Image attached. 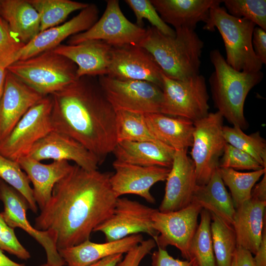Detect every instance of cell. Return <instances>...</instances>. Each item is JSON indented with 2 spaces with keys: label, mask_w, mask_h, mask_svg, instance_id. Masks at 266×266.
Instances as JSON below:
<instances>
[{
  "label": "cell",
  "mask_w": 266,
  "mask_h": 266,
  "mask_svg": "<svg viewBox=\"0 0 266 266\" xmlns=\"http://www.w3.org/2000/svg\"><path fill=\"white\" fill-rule=\"evenodd\" d=\"M111 174L74 165L55 185L34 227L54 232L58 250L90 239L94 229L110 216L118 198L110 186Z\"/></svg>",
  "instance_id": "1"
},
{
  "label": "cell",
  "mask_w": 266,
  "mask_h": 266,
  "mask_svg": "<svg viewBox=\"0 0 266 266\" xmlns=\"http://www.w3.org/2000/svg\"><path fill=\"white\" fill-rule=\"evenodd\" d=\"M53 130L81 143L100 165L117 143L116 111L96 77L84 76L50 95Z\"/></svg>",
  "instance_id": "2"
},
{
  "label": "cell",
  "mask_w": 266,
  "mask_h": 266,
  "mask_svg": "<svg viewBox=\"0 0 266 266\" xmlns=\"http://www.w3.org/2000/svg\"><path fill=\"white\" fill-rule=\"evenodd\" d=\"M146 29L138 45L150 53L166 76L184 80L200 74L204 43L195 30L177 28L170 36L152 26Z\"/></svg>",
  "instance_id": "3"
},
{
  "label": "cell",
  "mask_w": 266,
  "mask_h": 266,
  "mask_svg": "<svg viewBox=\"0 0 266 266\" xmlns=\"http://www.w3.org/2000/svg\"><path fill=\"white\" fill-rule=\"evenodd\" d=\"M209 57L214 67L209 83L215 107L233 126L246 130L249 124L244 113L245 100L249 92L263 79V72L234 69L218 49L212 50Z\"/></svg>",
  "instance_id": "4"
},
{
  "label": "cell",
  "mask_w": 266,
  "mask_h": 266,
  "mask_svg": "<svg viewBox=\"0 0 266 266\" xmlns=\"http://www.w3.org/2000/svg\"><path fill=\"white\" fill-rule=\"evenodd\" d=\"M256 26L250 20L232 16L217 5L210 9L203 29L213 31L217 28L224 43L227 64L237 71L251 72L261 71L263 65L252 44Z\"/></svg>",
  "instance_id": "5"
},
{
  "label": "cell",
  "mask_w": 266,
  "mask_h": 266,
  "mask_svg": "<svg viewBox=\"0 0 266 266\" xmlns=\"http://www.w3.org/2000/svg\"><path fill=\"white\" fill-rule=\"evenodd\" d=\"M6 69L44 96L61 90L77 79L76 64L52 50L18 60Z\"/></svg>",
  "instance_id": "6"
},
{
  "label": "cell",
  "mask_w": 266,
  "mask_h": 266,
  "mask_svg": "<svg viewBox=\"0 0 266 266\" xmlns=\"http://www.w3.org/2000/svg\"><path fill=\"white\" fill-rule=\"evenodd\" d=\"M223 116L217 111L194 122L190 154L198 185L206 184L219 168L227 143L223 133Z\"/></svg>",
  "instance_id": "7"
},
{
  "label": "cell",
  "mask_w": 266,
  "mask_h": 266,
  "mask_svg": "<svg viewBox=\"0 0 266 266\" xmlns=\"http://www.w3.org/2000/svg\"><path fill=\"white\" fill-rule=\"evenodd\" d=\"M163 101L160 113L193 122L206 116L209 96L205 77L200 74L187 80L169 78L164 73Z\"/></svg>",
  "instance_id": "8"
},
{
  "label": "cell",
  "mask_w": 266,
  "mask_h": 266,
  "mask_svg": "<svg viewBox=\"0 0 266 266\" xmlns=\"http://www.w3.org/2000/svg\"><path fill=\"white\" fill-rule=\"evenodd\" d=\"M52 105L48 95L32 106L0 143V154L15 161L28 156L33 145L53 130Z\"/></svg>",
  "instance_id": "9"
},
{
  "label": "cell",
  "mask_w": 266,
  "mask_h": 266,
  "mask_svg": "<svg viewBox=\"0 0 266 266\" xmlns=\"http://www.w3.org/2000/svg\"><path fill=\"white\" fill-rule=\"evenodd\" d=\"M100 87L116 111L142 114L160 113L163 101L162 89L151 82L120 80L103 75L98 77Z\"/></svg>",
  "instance_id": "10"
},
{
  "label": "cell",
  "mask_w": 266,
  "mask_h": 266,
  "mask_svg": "<svg viewBox=\"0 0 266 266\" xmlns=\"http://www.w3.org/2000/svg\"><path fill=\"white\" fill-rule=\"evenodd\" d=\"M146 29L130 21L124 15L118 0H106L100 19L88 30L69 37L67 44L76 45L92 40L104 41L112 47L138 45Z\"/></svg>",
  "instance_id": "11"
},
{
  "label": "cell",
  "mask_w": 266,
  "mask_h": 266,
  "mask_svg": "<svg viewBox=\"0 0 266 266\" xmlns=\"http://www.w3.org/2000/svg\"><path fill=\"white\" fill-rule=\"evenodd\" d=\"M157 209L126 198H118L112 213L93 232H101L106 242L140 233L155 240L158 233L153 226L152 216Z\"/></svg>",
  "instance_id": "12"
},
{
  "label": "cell",
  "mask_w": 266,
  "mask_h": 266,
  "mask_svg": "<svg viewBox=\"0 0 266 266\" xmlns=\"http://www.w3.org/2000/svg\"><path fill=\"white\" fill-rule=\"evenodd\" d=\"M202 209L194 202L175 211L161 212L157 209L152 216L153 228L158 233L155 240L156 245L164 249L168 245L173 246L183 258L189 260L190 244Z\"/></svg>",
  "instance_id": "13"
},
{
  "label": "cell",
  "mask_w": 266,
  "mask_h": 266,
  "mask_svg": "<svg viewBox=\"0 0 266 266\" xmlns=\"http://www.w3.org/2000/svg\"><path fill=\"white\" fill-rule=\"evenodd\" d=\"M0 200L4 206L1 213L8 225L14 229H22L39 243L45 251L47 263L54 266H65L58 250L55 233L50 230H38L33 227L27 217V210L29 208L27 200L0 179Z\"/></svg>",
  "instance_id": "14"
},
{
  "label": "cell",
  "mask_w": 266,
  "mask_h": 266,
  "mask_svg": "<svg viewBox=\"0 0 266 266\" xmlns=\"http://www.w3.org/2000/svg\"><path fill=\"white\" fill-rule=\"evenodd\" d=\"M163 73L150 53L138 45L112 47L107 76L147 81L162 89Z\"/></svg>",
  "instance_id": "15"
},
{
  "label": "cell",
  "mask_w": 266,
  "mask_h": 266,
  "mask_svg": "<svg viewBox=\"0 0 266 266\" xmlns=\"http://www.w3.org/2000/svg\"><path fill=\"white\" fill-rule=\"evenodd\" d=\"M115 172L110 177L111 189L117 198L126 194L139 196L147 202L154 203L155 199L150 192L156 183L166 180L170 168L144 166L115 160L113 164Z\"/></svg>",
  "instance_id": "16"
},
{
  "label": "cell",
  "mask_w": 266,
  "mask_h": 266,
  "mask_svg": "<svg viewBox=\"0 0 266 266\" xmlns=\"http://www.w3.org/2000/svg\"><path fill=\"white\" fill-rule=\"evenodd\" d=\"M164 198L159 211L169 212L190 204L197 185L195 166L187 150H175L173 162L166 179Z\"/></svg>",
  "instance_id": "17"
},
{
  "label": "cell",
  "mask_w": 266,
  "mask_h": 266,
  "mask_svg": "<svg viewBox=\"0 0 266 266\" xmlns=\"http://www.w3.org/2000/svg\"><path fill=\"white\" fill-rule=\"evenodd\" d=\"M99 9L95 4H89L69 21L40 32L18 52L13 62L52 50L67 38L89 29L98 20Z\"/></svg>",
  "instance_id": "18"
},
{
  "label": "cell",
  "mask_w": 266,
  "mask_h": 266,
  "mask_svg": "<svg viewBox=\"0 0 266 266\" xmlns=\"http://www.w3.org/2000/svg\"><path fill=\"white\" fill-rule=\"evenodd\" d=\"M38 161H73L81 168L89 170H98L100 165L96 157L81 143L63 133L53 130L38 141L28 156Z\"/></svg>",
  "instance_id": "19"
},
{
  "label": "cell",
  "mask_w": 266,
  "mask_h": 266,
  "mask_svg": "<svg viewBox=\"0 0 266 266\" xmlns=\"http://www.w3.org/2000/svg\"><path fill=\"white\" fill-rule=\"evenodd\" d=\"M43 97L7 70L0 99V143L28 110Z\"/></svg>",
  "instance_id": "20"
},
{
  "label": "cell",
  "mask_w": 266,
  "mask_h": 266,
  "mask_svg": "<svg viewBox=\"0 0 266 266\" xmlns=\"http://www.w3.org/2000/svg\"><path fill=\"white\" fill-rule=\"evenodd\" d=\"M112 47L103 41L92 40L76 45L61 44L52 50L76 64L78 78L106 75Z\"/></svg>",
  "instance_id": "21"
},
{
  "label": "cell",
  "mask_w": 266,
  "mask_h": 266,
  "mask_svg": "<svg viewBox=\"0 0 266 266\" xmlns=\"http://www.w3.org/2000/svg\"><path fill=\"white\" fill-rule=\"evenodd\" d=\"M143 240L141 234L104 243H95L88 239L58 252L66 266H88L107 257L127 253Z\"/></svg>",
  "instance_id": "22"
},
{
  "label": "cell",
  "mask_w": 266,
  "mask_h": 266,
  "mask_svg": "<svg viewBox=\"0 0 266 266\" xmlns=\"http://www.w3.org/2000/svg\"><path fill=\"white\" fill-rule=\"evenodd\" d=\"M161 19L174 29L195 30L200 22L205 23L210 9L220 5V0H150Z\"/></svg>",
  "instance_id": "23"
},
{
  "label": "cell",
  "mask_w": 266,
  "mask_h": 266,
  "mask_svg": "<svg viewBox=\"0 0 266 266\" xmlns=\"http://www.w3.org/2000/svg\"><path fill=\"white\" fill-rule=\"evenodd\" d=\"M17 162L33 185V197L40 210L51 198L55 185L69 173L74 166L66 161L44 164L29 156Z\"/></svg>",
  "instance_id": "24"
},
{
  "label": "cell",
  "mask_w": 266,
  "mask_h": 266,
  "mask_svg": "<svg viewBox=\"0 0 266 266\" xmlns=\"http://www.w3.org/2000/svg\"><path fill=\"white\" fill-rule=\"evenodd\" d=\"M175 150L160 141L118 142L112 153L120 162L144 166L170 168Z\"/></svg>",
  "instance_id": "25"
},
{
  "label": "cell",
  "mask_w": 266,
  "mask_h": 266,
  "mask_svg": "<svg viewBox=\"0 0 266 266\" xmlns=\"http://www.w3.org/2000/svg\"><path fill=\"white\" fill-rule=\"evenodd\" d=\"M266 201L251 199L235 209L233 227L237 246L255 255L260 246L265 220Z\"/></svg>",
  "instance_id": "26"
},
{
  "label": "cell",
  "mask_w": 266,
  "mask_h": 266,
  "mask_svg": "<svg viewBox=\"0 0 266 266\" xmlns=\"http://www.w3.org/2000/svg\"><path fill=\"white\" fill-rule=\"evenodd\" d=\"M147 126L159 141L174 150L188 149L193 143L194 122L162 113L145 114Z\"/></svg>",
  "instance_id": "27"
},
{
  "label": "cell",
  "mask_w": 266,
  "mask_h": 266,
  "mask_svg": "<svg viewBox=\"0 0 266 266\" xmlns=\"http://www.w3.org/2000/svg\"><path fill=\"white\" fill-rule=\"evenodd\" d=\"M0 16L25 44L40 33V16L28 0H0Z\"/></svg>",
  "instance_id": "28"
},
{
  "label": "cell",
  "mask_w": 266,
  "mask_h": 266,
  "mask_svg": "<svg viewBox=\"0 0 266 266\" xmlns=\"http://www.w3.org/2000/svg\"><path fill=\"white\" fill-rule=\"evenodd\" d=\"M192 202L216 215L227 224L233 225L235 208L218 169L206 184L197 185Z\"/></svg>",
  "instance_id": "29"
},
{
  "label": "cell",
  "mask_w": 266,
  "mask_h": 266,
  "mask_svg": "<svg viewBox=\"0 0 266 266\" xmlns=\"http://www.w3.org/2000/svg\"><path fill=\"white\" fill-rule=\"evenodd\" d=\"M218 173L224 184L229 189L235 208L251 198L252 190L256 182L266 173V168L247 172L219 167Z\"/></svg>",
  "instance_id": "30"
},
{
  "label": "cell",
  "mask_w": 266,
  "mask_h": 266,
  "mask_svg": "<svg viewBox=\"0 0 266 266\" xmlns=\"http://www.w3.org/2000/svg\"><path fill=\"white\" fill-rule=\"evenodd\" d=\"M40 16V32L58 26L72 12L88 3L70 0H28Z\"/></svg>",
  "instance_id": "31"
},
{
  "label": "cell",
  "mask_w": 266,
  "mask_h": 266,
  "mask_svg": "<svg viewBox=\"0 0 266 266\" xmlns=\"http://www.w3.org/2000/svg\"><path fill=\"white\" fill-rule=\"evenodd\" d=\"M210 228L216 266H231L237 247L236 235L232 226L211 214Z\"/></svg>",
  "instance_id": "32"
},
{
  "label": "cell",
  "mask_w": 266,
  "mask_h": 266,
  "mask_svg": "<svg viewBox=\"0 0 266 266\" xmlns=\"http://www.w3.org/2000/svg\"><path fill=\"white\" fill-rule=\"evenodd\" d=\"M200 214V221L190 246V260L195 259L198 266H216L210 228L211 214L202 209Z\"/></svg>",
  "instance_id": "33"
},
{
  "label": "cell",
  "mask_w": 266,
  "mask_h": 266,
  "mask_svg": "<svg viewBox=\"0 0 266 266\" xmlns=\"http://www.w3.org/2000/svg\"><path fill=\"white\" fill-rule=\"evenodd\" d=\"M116 125L117 142L123 141H159L149 130L144 114L116 111Z\"/></svg>",
  "instance_id": "34"
},
{
  "label": "cell",
  "mask_w": 266,
  "mask_h": 266,
  "mask_svg": "<svg viewBox=\"0 0 266 266\" xmlns=\"http://www.w3.org/2000/svg\"><path fill=\"white\" fill-rule=\"evenodd\" d=\"M223 133L227 143L248 154L266 168V141L260 132L247 134L239 127L224 126Z\"/></svg>",
  "instance_id": "35"
},
{
  "label": "cell",
  "mask_w": 266,
  "mask_h": 266,
  "mask_svg": "<svg viewBox=\"0 0 266 266\" xmlns=\"http://www.w3.org/2000/svg\"><path fill=\"white\" fill-rule=\"evenodd\" d=\"M0 179L19 192L27 200L29 208L34 213L37 205L33 197L30 181L17 161L0 154Z\"/></svg>",
  "instance_id": "36"
},
{
  "label": "cell",
  "mask_w": 266,
  "mask_h": 266,
  "mask_svg": "<svg viewBox=\"0 0 266 266\" xmlns=\"http://www.w3.org/2000/svg\"><path fill=\"white\" fill-rule=\"evenodd\" d=\"M229 14L253 22L266 31V0H224Z\"/></svg>",
  "instance_id": "37"
},
{
  "label": "cell",
  "mask_w": 266,
  "mask_h": 266,
  "mask_svg": "<svg viewBox=\"0 0 266 266\" xmlns=\"http://www.w3.org/2000/svg\"><path fill=\"white\" fill-rule=\"evenodd\" d=\"M125 1L133 12L136 25L138 26L142 27L143 19H145L163 34L175 36V30L163 21L150 0H126Z\"/></svg>",
  "instance_id": "38"
},
{
  "label": "cell",
  "mask_w": 266,
  "mask_h": 266,
  "mask_svg": "<svg viewBox=\"0 0 266 266\" xmlns=\"http://www.w3.org/2000/svg\"><path fill=\"white\" fill-rule=\"evenodd\" d=\"M219 167L237 170H258L264 168L252 157L246 152L226 143Z\"/></svg>",
  "instance_id": "39"
},
{
  "label": "cell",
  "mask_w": 266,
  "mask_h": 266,
  "mask_svg": "<svg viewBox=\"0 0 266 266\" xmlns=\"http://www.w3.org/2000/svg\"><path fill=\"white\" fill-rule=\"evenodd\" d=\"M25 45L11 32L7 23L0 16V66L7 68Z\"/></svg>",
  "instance_id": "40"
},
{
  "label": "cell",
  "mask_w": 266,
  "mask_h": 266,
  "mask_svg": "<svg viewBox=\"0 0 266 266\" xmlns=\"http://www.w3.org/2000/svg\"><path fill=\"white\" fill-rule=\"evenodd\" d=\"M0 249L17 258L28 260L30 252L22 245L16 237L14 229L6 223L0 213Z\"/></svg>",
  "instance_id": "41"
},
{
  "label": "cell",
  "mask_w": 266,
  "mask_h": 266,
  "mask_svg": "<svg viewBox=\"0 0 266 266\" xmlns=\"http://www.w3.org/2000/svg\"><path fill=\"white\" fill-rule=\"evenodd\" d=\"M156 246L155 241L152 238L143 240L128 251L116 266H139L142 259Z\"/></svg>",
  "instance_id": "42"
},
{
  "label": "cell",
  "mask_w": 266,
  "mask_h": 266,
  "mask_svg": "<svg viewBox=\"0 0 266 266\" xmlns=\"http://www.w3.org/2000/svg\"><path fill=\"white\" fill-rule=\"evenodd\" d=\"M152 266H196L195 259L181 261L171 256L166 249L158 247L152 255Z\"/></svg>",
  "instance_id": "43"
},
{
  "label": "cell",
  "mask_w": 266,
  "mask_h": 266,
  "mask_svg": "<svg viewBox=\"0 0 266 266\" xmlns=\"http://www.w3.org/2000/svg\"><path fill=\"white\" fill-rule=\"evenodd\" d=\"M254 50L263 64H266V31L255 27L252 36Z\"/></svg>",
  "instance_id": "44"
},
{
  "label": "cell",
  "mask_w": 266,
  "mask_h": 266,
  "mask_svg": "<svg viewBox=\"0 0 266 266\" xmlns=\"http://www.w3.org/2000/svg\"><path fill=\"white\" fill-rule=\"evenodd\" d=\"M231 266H255L252 254L240 246H237Z\"/></svg>",
  "instance_id": "45"
},
{
  "label": "cell",
  "mask_w": 266,
  "mask_h": 266,
  "mask_svg": "<svg viewBox=\"0 0 266 266\" xmlns=\"http://www.w3.org/2000/svg\"><path fill=\"white\" fill-rule=\"evenodd\" d=\"M253 257L255 266H266V229L264 227L261 241L256 253Z\"/></svg>",
  "instance_id": "46"
},
{
  "label": "cell",
  "mask_w": 266,
  "mask_h": 266,
  "mask_svg": "<svg viewBox=\"0 0 266 266\" xmlns=\"http://www.w3.org/2000/svg\"><path fill=\"white\" fill-rule=\"evenodd\" d=\"M251 199L262 202L266 201V173L260 182L253 188Z\"/></svg>",
  "instance_id": "47"
},
{
  "label": "cell",
  "mask_w": 266,
  "mask_h": 266,
  "mask_svg": "<svg viewBox=\"0 0 266 266\" xmlns=\"http://www.w3.org/2000/svg\"><path fill=\"white\" fill-rule=\"evenodd\" d=\"M123 258L122 254H115L99 260L88 266H116Z\"/></svg>",
  "instance_id": "48"
},
{
  "label": "cell",
  "mask_w": 266,
  "mask_h": 266,
  "mask_svg": "<svg viewBox=\"0 0 266 266\" xmlns=\"http://www.w3.org/2000/svg\"><path fill=\"white\" fill-rule=\"evenodd\" d=\"M0 266H25L23 264H19L12 261L6 257L0 249Z\"/></svg>",
  "instance_id": "49"
},
{
  "label": "cell",
  "mask_w": 266,
  "mask_h": 266,
  "mask_svg": "<svg viewBox=\"0 0 266 266\" xmlns=\"http://www.w3.org/2000/svg\"><path fill=\"white\" fill-rule=\"evenodd\" d=\"M6 72V67L0 66V99L4 90Z\"/></svg>",
  "instance_id": "50"
},
{
  "label": "cell",
  "mask_w": 266,
  "mask_h": 266,
  "mask_svg": "<svg viewBox=\"0 0 266 266\" xmlns=\"http://www.w3.org/2000/svg\"><path fill=\"white\" fill-rule=\"evenodd\" d=\"M38 266H53V265H50L48 263H45V264H42L41 265H39Z\"/></svg>",
  "instance_id": "51"
},
{
  "label": "cell",
  "mask_w": 266,
  "mask_h": 266,
  "mask_svg": "<svg viewBox=\"0 0 266 266\" xmlns=\"http://www.w3.org/2000/svg\"></svg>",
  "instance_id": "52"
},
{
  "label": "cell",
  "mask_w": 266,
  "mask_h": 266,
  "mask_svg": "<svg viewBox=\"0 0 266 266\" xmlns=\"http://www.w3.org/2000/svg\"><path fill=\"white\" fill-rule=\"evenodd\" d=\"M196 266H197V265H196Z\"/></svg>",
  "instance_id": "53"
},
{
  "label": "cell",
  "mask_w": 266,
  "mask_h": 266,
  "mask_svg": "<svg viewBox=\"0 0 266 266\" xmlns=\"http://www.w3.org/2000/svg\"><path fill=\"white\" fill-rule=\"evenodd\" d=\"M64 266H66V265Z\"/></svg>",
  "instance_id": "54"
}]
</instances>
